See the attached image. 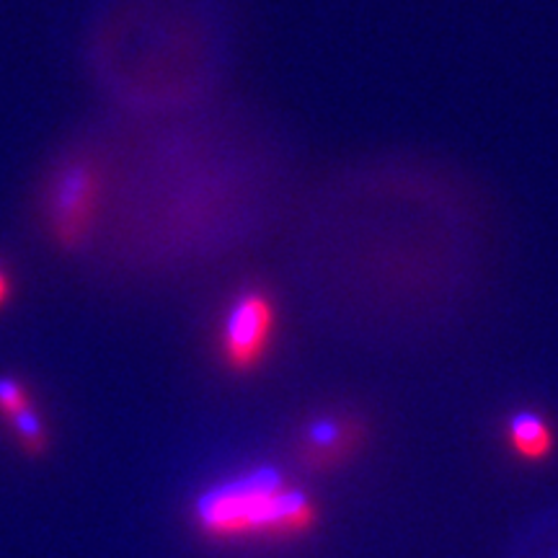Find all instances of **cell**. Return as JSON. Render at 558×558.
I'll return each instance as SVG.
<instances>
[{
    "instance_id": "obj_8",
    "label": "cell",
    "mask_w": 558,
    "mask_h": 558,
    "mask_svg": "<svg viewBox=\"0 0 558 558\" xmlns=\"http://www.w3.org/2000/svg\"><path fill=\"white\" fill-rule=\"evenodd\" d=\"M9 298H11V277L9 271L3 269V264H0V308L9 303Z\"/></svg>"
},
{
    "instance_id": "obj_4",
    "label": "cell",
    "mask_w": 558,
    "mask_h": 558,
    "mask_svg": "<svg viewBox=\"0 0 558 558\" xmlns=\"http://www.w3.org/2000/svg\"><path fill=\"white\" fill-rule=\"evenodd\" d=\"M365 427L349 411H320L303 424L298 435V450L305 465L316 471L337 469L360 450Z\"/></svg>"
},
{
    "instance_id": "obj_1",
    "label": "cell",
    "mask_w": 558,
    "mask_h": 558,
    "mask_svg": "<svg viewBox=\"0 0 558 558\" xmlns=\"http://www.w3.org/2000/svg\"><path fill=\"white\" fill-rule=\"evenodd\" d=\"M194 522L215 541H282L311 533L318 507L279 471L254 469L202 492L194 501Z\"/></svg>"
},
{
    "instance_id": "obj_5",
    "label": "cell",
    "mask_w": 558,
    "mask_h": 558,
    "mask_svg": "<svg viewBox=\"0 0 558 558\" xmlns=\"http://www.w3.org/2000/svg\"><path fill=\"white\" fill-rule=\"evenodd\" d=\"M505 437L512 452L522 460H546L556 448L554 429H550L548 418L541 411L520 409L507 418Z\"/></svg>"
},
{
    "instance_id": "obj_6",
    "label": "cell",
    "mask_w": 558,
    "mask_h": 558,
    "mask_svg": "<svg viewBox=\"0 0 558 558\" xmlns=\"http://www.w3.org/2000/svg\"><path fill=\"white\" fill-rule=\"evenodd\" d=\"M11 427H13V432H16L21 450H24L26 456H32V458L45 456L47 445H50V432H47L45 418L37 414V409L32 407L29 411H24V414L13 418Z\"/></svg>"
},
{
    "instance_id": "obj_3",
    "label": "cell",
    "mask_w": 558,
    "mask_h": 558,
    "mask_svg": "<svg viewBox=\"0 0 558 558\" xmlns=\"http://www.w3.org/2000/svg\"><path fill=\"white\" fill-rule=\"evenodd\" d=\"M275 333V295L262 284H246L235 292L222 313L218 331L220 357L233 373H251L267 360Z\"/></svg>"
},
{
    "instance_id": "obj_2",
    "label": "cell",
    "mask_w": 558,
    "mask_h": 558,
    "mask_svg": "<svg viewBox=\"0 0 558 558\" xmlns=\"http://www.w3.org/2000/svg\"><path fill=\"white\" fill-rule=\"evenodd\" d=\"M104 199L101 169L86 156L60 166L47 190V230L62 251H78L94 233Z\"/></svg>"
},
{
    "instance_id": "obj_7",
    "label": "cell",
    "mask_w": 558,
    "mask_h": 558,
    "mask_svg": "<svg viewBox=\"0 0 558 558\" xmlns=\"http://www.w3.org/2000/svg\"><path fill=\"white\" fill-rule=\"evenodd\" d=\"M32 407L34 403L26 383L11 378V375H0V416L11 424L13 418L29 411Z\"/></svg>"
}]
</instances>
